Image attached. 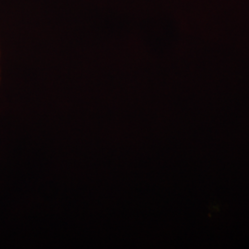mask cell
<instances>
[{"label":"cell","instance_id":"6da1fadb","mask_svg":"<svg viewBox=\"0 0 249 249\" xmlns=\"http://www.w3.org/2000/svg\"><path fill=\"white\" fill-rule=\"evenodd\" d=\"M0 82H1V49H0Z\"/></svg>","mask_w":249,"mask_h":249}]
</instances>
